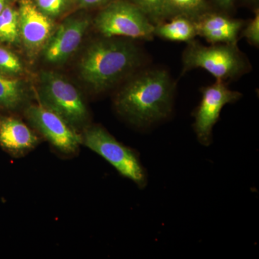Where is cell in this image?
Here are the masks:
<instances>
[{
  "instance_id": "obj_8",
  "label": "cell",
  "mask_w": 259,
  "mask_h": 259,
  "mask_svg": "<svg viewBox=\"0 0 259 259\" xmlns=\"http://www.w3.org/2000/svg\"><path fill=\"white\" fill-rule=\"evenodd\" d=\"M202 100L194 113V128L199 143L209 146L212 141V131L219 119L223 107L241 99L242 94L233 91L222 81L206 87L202 90Z\"/></svg>"
},
{
  "instance_id": "obj_16",
  "label": "cell",
  "mask_w": 259,
  "mask_h": 259,
  "mask_svg": "<svg viewBox=\"0 0 259 259\" xmlns=\"http://www.w3.org/2000/svg\"><path fill=\"white\" fill-rule=\"evenodd\" d=\"M20 41L18 11L9 4L0 14V42L15 45Z\"/></svg>"
},
{
  "instance_id": "obj_21",
  "label": "cell",
  "mask_w": 259,
  "mask_h": 259,
  "mask_svg": "<svg viewBox=\"0 0 259 259\" xmlns=\"http://www.w3.org/2000/svg\"><path fill=\"white\" fill-rule=\"evenodd\" d=\"M112 0H78L81 8H95L105 4H109Z\"/></svg>"
},
{
  "instance_id": "obj_9",
  "label": "cell",
  "mask_w": 259,
  "mask_h": 259,
  "mask_svg": "<svg viewBox=\"0 0 259 259\" xmlns=\"http://www.w3.org/2000/svg\"><path fill=\"white\" fill-rule=\"evenodd\" d=\"M18 11L20 40L29 56L37 55L52 35L54 23L37 9L32 0H20Z\"/></svg>"
},
{
  "instance_id": "obj_3",
  "label": "cell",
  "mask_w": 259,
  "mask_h": 259,
  "mask_svg": "<svg viewBox=\"0 0 259 259\" xmlns=\"http://www.w3.org/2000/svg\"><path fill=\"white\" fill-rule=\"evenodd\" d=\"M39 103L61 117L78 131L88 126L90 112L79 90L66 78L54 71L39 75Z\"/></svg>"
},
{
  "instance_id": "obj_19",
  "label": "cell",
  "mask_w": 259,
  "mask_h": 259,
  "mask_svg": "<svg viewBox=\"0 0 259 259\" xmlns=\"http://www.w3.org/2000/svg\"><path fill=\"white\" fill-rule=\"evenodd\" d=\"M37 9L49 18L62 14L69 6L70 0H32Z\"/></svg>"
},
{
  "instance_id": "obj_20",
  "label": "cell",
  "mask_w": 259,
  "mask_h": 259,
  "mask_svg": "<svg viewBox=\"0 0 259 259\" xmlns=\"http://www.w3.org/2000/svg\"><path fill=\"white\" fill-rule=\"evenodd\" d=\"M243 35L248 42L255 47L259 45V12L257 9L255 11L254 18L246 25L243 31Z\"/></svg>"
},
{
  "instance_id": "obj_7",
  "label": "cell",
  "mask_w": 259,
  "mask_h": 259,
  "mask_svg": "<svg viewBox=\"0 0 259 259\" xmlns=\"http://www.w3.org/2000/svg\"><path fill=\"white\" fill-rule=\"evenodd\" d=\"M25 115L32 127L58 151L69 156L78 152L81 144V135L54 112L39 103L29 105Z\"/></svg>"
},
{
  "instance_id": "obj_10",
  "label": "cell",
  "mask_w": 259,
  "mask_h": 259,
  "mask_svg": "<svg viewBox=\"0 0 259 259\" xmlns=\"http://www.w3.org/2000/svg\"><path fill=\"white\" fill-rule=\"evenodd\" d=\"M90 25L88 17H70L65 20L42 49L45 60L51 64L65 62L77 50Z\"/></svg>"
},
{
  "instance_id": "obj_22",
  "label": "cell",
  "mask_w": 259,
  "mask_h": 259,
  "mask_svg": "<svg viewBox=\"0 0 259 259\" xmlns=\"http://www.w3.org/2000/svg\"><path fill=\"white\" fill-rule=\"evenodd\" d=\"M234 1L235 0H215L216 3L224 9L231 8Z\"/></svg>"
},
{
  "instance_id": "obj_11",
  "label": "cell",
  "mask_w": 259,
  "mask_h": 259,
  "mask_svg": "<svg viewBox=\"0 0 259 259\" xmlns=\"http://www.w3.org/2000/svg\"><path fill=\"white\" fill-rule=\"evenodd\" d=\"M38 136L23 121L0 115V146L13 156H22L36 147Z\"/></svg>"
},
{
  "instance_id": "obj_5",
  "label": "cell",
  "mask_w": 259,
  "mask_h": 259,
  "mask_svg": "<svg viewBox=\"0 0 259 259\" xmlns=\"http://www.w3.org/2000/svg\"><path fill=\"white\" fill-rule=\"evenodd\" d=\"M81 144L105 158L122 176L141 188L147 185V175L137 154L100 125L87 126L81 135Z\"/></svg>"
},
{
  "instance_id": "obj_6",
  "label": "cell",
  "mask_w": 259,
  "mask_h": 259,
  "mask_svg": "<svg viewBox=\"0 0 259 259\" xmlns=\"http://www.w3.org/2000/svg\"><path fill=\"white\" fill-rule=\"evenodd\" d=\"M95 26L105 37H124L151 40L154 24L131 2L115 0L97 15Z\"/></svg>"
},
{
  "instance_id": "obj_12",
  "label": "cell",
  "mask_w": 259,
  "mask_h": 259,
  "mask_svg": "<svg viewBox=\"0 0 259 259\" xmlns=\"http://www.w3.org/2000/svg\"><path fill=\"white\" fill-rule=\"evenodd\" d=\"M197 35L212 44H237L243 27L241 20L218 13H205L195 20Z\"/></svg>"
},
{
  "instance_id": "obj_13",
  "label": "cell",
  "mask_w": 259,
  "mask_h": 259,
  "mask_svg": "<svg viewBox=\"0 0 259 259\" xmlns=\"http://www.w3.org/2000/svg\"><path fill=\"white\" fill-rule=\"evenodd\" d=\"M154 35L176 42H191L197 35L195 20L183 15L173 17L168 23L154 25Z\"/></svg>"
},
{
  "instance_id": "obj_15",
  "label": "cell",
  "mask_w": 259,
  "mask_h": 259,
  "mask_svg": "<svg viewBox=\"0 0 259 259\" xmlns=\"http://www.w3.org/2000/svg\"><path fill=\"white\" fill-rule=\"evenodd\" d=\"M206 9L205 0H165L163 20L183 15L195 20L205 13Z\"/></svg>"
},
{
  "instance_id": "obj_23",
  "label": "cell",
  "mask_w": 259,
  "mask_h": 259,
  "mask_svg": "<svg viewBox=\"0 0 259 259\" xmlns=\"http://www.w3.org/2000/svg\"><path fill=\"white\" fill-rule=\"evenodd\" d=\"M10 0H0V14L3 13V10L6 8L9 3Z\"/></svg>"
},
{
  "instance_id": "obj_14",
  "label": "cell",
  "mask_w": 259,
  "mask_h": 259,
  "mask_svg": "<svg viewBox=\"0 0 259 259\" xmlns=\"http://www.w3.org/2000/svg\"><path fill=\"white\" fill-rule=\"evenodd\" d=\"M25 98L23 82L0 71V109L9 111L17 110L23 105Z\"/></svg>"
},
{
  "instance_id": "obj_4",
  "label": "cell",
  "mask_w": 259,
  "mask_h": 259,
  "mask_svg": "<svg viewBox=\"0 0 259 259\" xmlns=\"http://www.w3.org/2000/svg\"><path fill=\"white\" fill-rule=\"evenodd\" d=\"M182 72L203 69L218 81L239 77L249 70V64L237 44H218L206 47L189 42L182 55Z\"/></svg>"
},
{
  "instance_id": "obj_24",
  "label": "cell",
  "mask_w": 259,
  "mask_h": 259,
  "mask_svg": "<svg viewBox=\"0 0 259 259\" xmlns=\"http://www.w3.org/2000/svg\"><path fill=\"white\" fill-rule=\"evenodd\" d=\"M250 1L252 2V3H255V4H256V3H258V0H250Z\"/></svg>"
},
{
  "instance_id": "obj_18",
  "label": "cell",
  "mask_w": 259,
  "mask_h": 259,
  "mask_svg": "<svg viewBox=\"0 0 259 259\" xmlns=\"http://www.w3.org/2000/svg\"><path fill=\"white\" fill-rule=\"evenodd\" d=\"M23 66L21 61L9 49L0 47V71L8 76L20 74Z\"/></svg>"
},
{
  "instance_id": "obj_1",
  "label": "cell",
  "mask_w": 259,
  "mask_h": 259,
  "mask_svg": "<svg viewBox=\"0 0 259 259\" xmlns=\"http://www.w3.org/2000/svg\"><path fill=\"white\" fill-rule=\"evenodd\" d=\"M175 85L164 69H148L132 78L115 99L117 112L129 122L146 127L164 120L173 107Z\"/></svg>"
},
{
  "instance_id": "obj_17",
  "label": "cell",
  "mask_w": 259,
  "mask_h": 259,
  "mask_svg": "<svg viewBox=\"0 0 259 259\" xmlns=\"http://www.w3.org/2000/svg\"><path fill=\"white\" fill-rule=\"evenodd\" d=\"M131 3L144 12L152 23L157 24L163 21L165 0H131Z\"/></svg>"
},
{
  "instance_id": "obj_2",
  "label": "cell",
  "mask_w": 259,
  "mask_h": 259,
  "mask_svg": "<svg viewBox=\"0 0 259 259\" xmlns=\"http://www.w3.org/2000/svg\"><path fill=\"white\" fill-rule=\"evenodd\" d=\"M139 48L126 39L105 37L89 46L79 63L81 79L96 93L108 90L141 66Z\"/></svg>"
}]
</instances>
